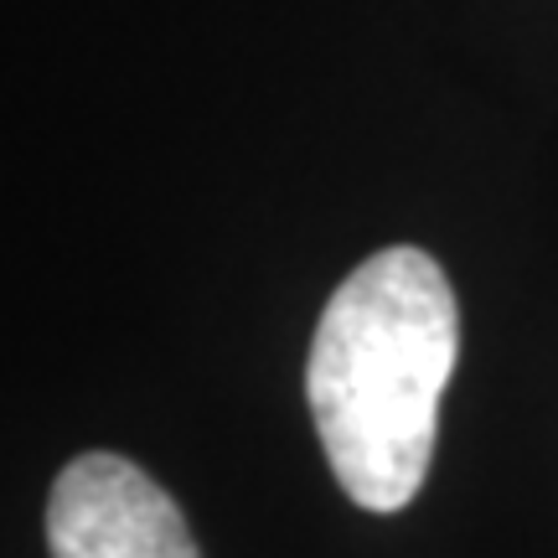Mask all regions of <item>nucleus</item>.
<instances>
[{
    "instance_id": "nucleus-2",
    "label": "nucleus",
    "mask_w": 558,
    "mask_h": 558,
    "mask_svg": "<svg viewBox=\"0 0 558 558\" xmlns=\"http://www.w3.org/2000/svg\"><path fill=\"white\" fill-rule=\"evenodd\" d=\"M47 548L52 558H202L177 501L109 450L68 460L52 481Z\"/></svg>"
},
{
    "instance_id": "nucleus-1",
    "label": "nucleus",
    "mask_w": 558,
    "mask_h": 558,
    "mask_svg": "<svg viewBox=\"0 0 558 558\" xmlns=\"http://www.w3.org/2000/svg\"><path fill=\"white\" fill-rule=\"evenodd\" d=\"M456 357V290L424 248H383L326 300L305 399L320 450L357 507L399 512L418 497Z\"/></svg>"
}]
</instances>
